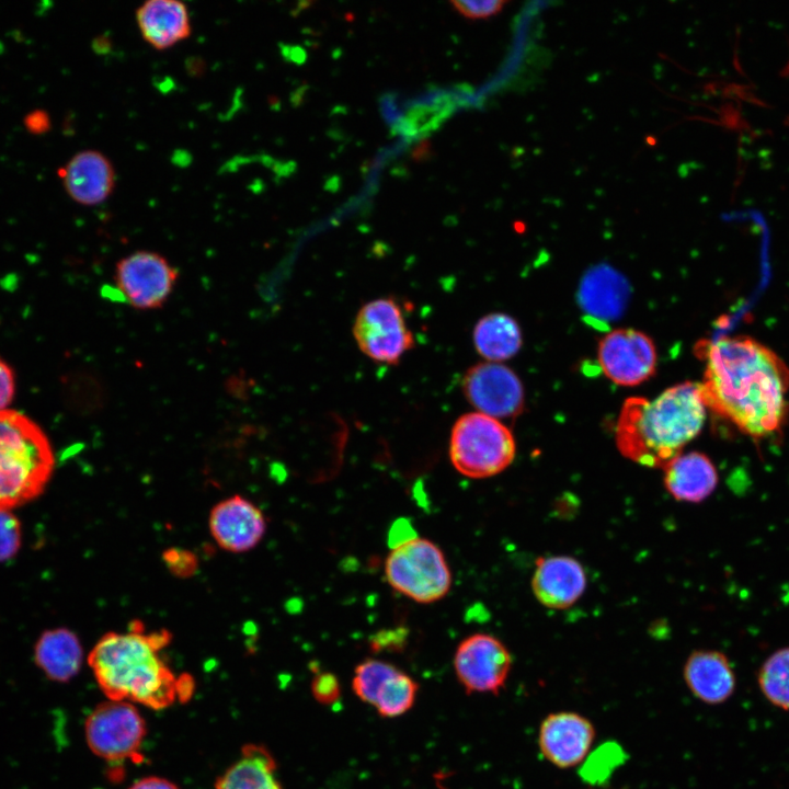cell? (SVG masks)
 I'll return each instance as SVG.
<instances>
[{"instance_id": "603a6c76", "label": "cell", "mask_w": 789, "mask_h": 789, "mask_svg": "<svg viewBox=\"0 0 789 789\" xmlns=\"http://www.w3.org/2000/svg\"><path fill=\"white\" fill-rule=\"evenodd\" d=\"M215 789H283L276 777V762L260 744H247L217 779Z\"/></svg>"}, {"instance_id": "f546056e", "label": "cell", "mask_w": 789, "mask_h": 789, "mask_svg": "<svg viewBox=\"0 0 789 789\" xmlns=\"http://www.w3.org/2000/svg\"><path fill=\"white\" fill-rule=\"evenodd\" d=\"M15 396V374L12 367L0 357V411L9 409Z\"/></svg>"}, {"instance_id": "30bf717a", "label": "cell", "mask_w": 789, "mask_h": 789, "mask_svg": "<svg viewBox=\"0 0 789 789\" xmlns=\"http://www.w3.org/2000/svg\"><path fill=\"white\" fill-rule=\"evenodd\" d=\"M456 677L467 694L498 695L512 668V655L492 634L473 633L465 638L454 655Z\"/></svg>"}, {"instance_id": "2e32d148", "label": "cell", "mask_w": 789, "mask_h": 789, "mask_svg": "<svg viewBox=\"0 0 789 789\" xmlns=\"http://www.w3.org/2000/svg\"><path fill=\"white\" fill-rule=\"evenodd\" d=\"M585 587V571L576 559L568 556L536 559L531 590L541 605L552 609L568 608L579 601Z\"/></svg>"}, {"instance_id": "5b68a950", "label": "cell", "mask_w": 789, "mask_h": 789, "mask_svg": "<svg viewBox=\"0 0 789 789\" xmlns=\"http://www.w3.org/2000/svg\"><path fill=\"white\" fill-rule=\"evenodd\" d=\"M515 453L512 432L498 419L487 414H464L451 428L449 459L453 467L465 477H493L512 464Z\"/></svg>"}, {"instance_id": "d4e9b609", "label": "cell", "mask_w": 789, "mask_h": 789, "mask_svg": "<svg viewBox=\"0 0 789 789\" xmlns=\"http://www.w3.org/2000/svg\"><path fill=\"white\" fill-rule=\"evenodd\" d=\"M757 683L771 705L789 711V647L776 650L763 662Z\"/></svg>"}, {"instance_id": "6da1fadb", "label": "cell", "mask_w": 789, "mask_h": 789, "mask_svg": "<svg viewBox=\"0 0 789 789\" xmlns=\"http://www.w3.org/2000/svg\"><path fill=\"white\" fill-rule=\"evenodd\" d=\"M701 396L707 408L743 434L766 438L779 432L789 411V367L747 335L721 336L705 344Z\"/></svg>"}, {"instance_id": "277c9868", "label": "cell", "mask_w": 789, "mask_h": 789, "mask_svg": "<svg viewBox=\"0 0 789 789\" xmlns=\"http://www.w3.org/2000/svg\"><path fill=\"white\" fill-rule=\"evenodd\" d=\"M54 467V450L43 428L20 411H0V510L36 499Z\"/></svg>"}, {"instance_id": "ac0fdd59", "label": "cell", "mask_w": 789, "mask_h": 789, "mask_svg": "<svg viewBox=\"0 0 789 789\" xmlns=\"http://www.w3.org/2000/svg\"><path fill=\"white\" fill-rule=\"evenodd\" d=\"M683 676L690 693L708 705L727 701L736 686L728 656L717 650L691 652L685 662Z\"/></svg>"}, {"instance_id": "4fadbf2b", "label": "cell", "mask_w": 789, "mask_h": 789, "mask_svg": "<svg viewBox=\"0 0 789 789\" xmlns=\"http://www.w3.org/2000/svg\"><path fill=\"white\" fill-rule=\"evenodd\" d=\"M461 387L466 399L480 413L494 419L515 416L524 408L521 380L512 369L499 363L473 365L466 371Z\"/></svg>"}, {"instance_id": "5bb4252c", "label": "cell", "mask_w": 789, "mask_h": 789, "mask_svg": "<svg viewBox=\"0 0 789 789\" xmlns=\"http://www.w3.org/2000/svg\"><path fill=\"white\" fill-rule=\"evenodd\" d=\"M209 531L224 550L242 553L254 549L263 539L267 523L262 510L247 498L235 494L213 506Z\"/></svg>"}, {"instance_id": "9a60e30c", "label": "cell", "mask_w": 789, "mask_h": 789, "mask_svg": "<svg viewBox=\"0 0 789 789\" xmlns=\"http://www.w3.org/2000/svg\"><path fill=\"white\" fill-rule=\"evenodd\" d=\"M595 736V727L586 717L573 711H559L541 721L538 746L549 763L559 768H571L584 761Z\"/></svg>"}, {"instance_id": "1f68e13d", "label": "cell", "mask_w": 789, "mask_h": 789, "mask_svg": "<svg viewBox=\"0 0 789 789\" xmlns=\"http://www.w3.org/2000/svg\"><path fill=\"white\" fill-rule=\"evenodd\" d=\"M128 789H180L173 781L160 776H147L136 780Z\"/></svg>"}, {"instance_id": "52a82bcc", "label": "cell", "mask_w": 789, "mask_h": 789, "mask_svg": "<svg viewBox=\"0 0 789 789\" xmlns=\"http://www.w3.org/2000/svg\"><path fill=\"white\" fill-rule=\"evenodd\" d=\"M147 725L135 704L107 699L88 716L84 736L90 751L107 762H122L139 753Z\"/></svg>"}, {"instance_id": "ffe728a7", "label": "cell", "mask_w": 789, "mask_h": 789, "mask_svg": "<svg viewBox=\"0 0 789 789\" xmlns=\"http://www.w3.org/2000/svg\"><path fill=\"white\" fill-rule=\"evenodd\" d=\"M136 21L144 39L156 49H167L191 34L186 5L176 0H149L136 11Z\"/></svg>"}, {"instance_id": "4dcf8cb0", "label": "cell", "mask_w": 789, "mask_h": 789, "mask_svg": "<svg viewBox=\"0 0 789 789\" xmlns=\"http://www.w3.org/2000/svg\"><path fill=\"white\" fill-rule=\"evenodd\" d=\"M24 125L32 134H43L50 128L49 115L43 110H35L25 115Z\"/></svg>"}, {"instance_id": "8fae6325", "label": "cell", "mask_w": 789, "mask_h": 789, "mask_svg": "<svg viewBox=\"0 0 789 789\" xmlns=\"http://www.w3.org/2000/svg\"><path fill=\"white\" fill-rule=\"evenodd\" d=\"M352 688L354 694L373 706L379 716L395 718L412 708L419 685L393 664L367 659L355 667Z\"/></svg>"}, {"instance_id": "7c38bea8", "label": "cell", "mask_w": 789, "mask_h": 789, "mask_svg": "<svg viewBox=\"0 0 789 789\" xmlns=\"http://www.w3.org/2000/svg\"><path fill=\"white\" fill-rule=\"evenodd\" d=\"M597 354L604 374L619 386H637L655 373L653 341L633 329H617L606 334Z\"/></svg>"}, {"instance_id": "d6986e66", "label": "cell", "mask_w": 789, "mask_h": 789, "mask_svg": "<svg viewBox=\"0 0 789 789\" xmlns=\"http://www.w3.org/2000/svg\"><path fill=\"white\" fill-rule=\"evenodd\" d=\"M663 471L664 485L677 501L702 502L713 493L719 482L714 464L699 451L678 455Z\"/></svg>"}, {"instance_id": "7a4b0ae2", "label": "cell", "mask_w": 789, "mask_h": 789, "mask_svg": "<svg viewBox=\"0 0 789 789\" xmlns=\"http://www.w3.org/2000/svg\"><path fill=\"white\" fill-rule=\"evenodd\" d=\"M171 640L168 630L146 633L139 621L127 632L103 634L90 651L88 663L106 698L153 710L188 699L193 678L175 675L160 654Z\"/></svg>"}, {"instance_id": "e0dca14e", "label": "cell", "mask_w": 789, "mask_h": 789, "mask_svg": "<svg viewBox=\"0 0 789 789\" xmlns=\"http://www.w3.org/2000/svg\"><path fill=\"white\" fill-rule=\"evenodd\" d=\"M72 201L84 206L103 203L115 186L112 162L102 152L85 149L73 155L58 171Z\"/></svg>"}, {"instance_id": "44dd1931", "label": "cell", "mask_w": 789, "mask_h": 789, "mask_svg": "<svg viewBox=\"0 0 789 789\" xmlns=\"http://www.w3.org/2000/svg\"><path fill=\"white\" fill-rule=\"evenodd\" d=\"M628 287L620 274L607 265L591 270L582 279L579 300L588 318L596 323L617 319L626 306Z\"/></svg>"}, {"instance_id": "484cf974", "label": "cell", "mask_w": 789, "mask_h": 789, "mask_svg": "<svg viewBox=\"0 0 789 789\" xmlns=\"http://www.w3.org/2000/svg\"><path fill=\"white\" fill-rule=\"evenodd\" d=\"M22 528L18 517L9 510H0V562L13 558L20 549Z\"/></svg>"}, {"instance_id": "3957f363", "label": "cell", "mask_w": 789, "mask_h": 789, "mask_svg": "<svg viewBox=\"0 0 789 789\" xmlns=\"http://www.w3.org/2000/svg\"><path fill=\"white\" fill-rule=\"evenodd\" d=\"M706 404L699 384L675 385L653 400L628 398L616 425V445L631 461L663 469L701 431Z\"/></svg>"}, {"instance_id": "7402d4cb", "label": "cell", "mask_w": 789, "mask_h": 789, "mask_svg": "<svg viewBox=\"0 0 789 789\" xmlns=\"http://www.w3.org/2000/svg\"><path fill=\"white\" fill-rule=\"evenodd\" d=\"M36 665L52 681L66 683L80 671L83 649L78 636L67 628L44 631L34 648Z\"/></svg>"}, {"instance_id": "ba28073f", "label": "cell", "mask_w": 789, "mask_h": 789, "mask_svg": "<svg viewBox=\"0 0 789 789\" xmlns=\"http://www.w3.org/2000/svg\"><path fill=\"white\" fill-rule=\"evenodd\" d=\"M353 335L365 355L386 364H397L414 345L401 307L392 298L365 304L355 318Z\"/></svg>"}, {"instance_id": "4316f807", "label": "cell", "mask_w": 789, "mask_h": 789, "mask_svg": "<svg viewBox=\"0 0 789 789\" xmlns=\"http://www.w3.org/2000/svg\"><path fill=\"white\" fill-rule=\"evenodd\" d=\"M162 560L167 570L179 579H188L198 571L197 556L187 549L171 547L163 551Z\"/></svg>"}, {"instance_id": "9c48e42d", "label": "cell", "mask_w": 789, "mask_h": 789, "mask_svg": "<svg viewBox=\"0 0 789 789\" xmlns=\"http://www.w3.org/2000/svg\"><path fill=\"white\" fill-rule=\"evenodd\" d=\"M179 271L161 254L136 251L115 266L114 282L125 301L138 310L161 308L171 296Z\"/></svg>"}, {"instance_id": "8992f818", "label": "cell", "mask_w": 789, "mask_h": 789, "mask_svg": "<svg viewBox=\"0 0 789 789\" xmlns=\"http://www.w3.org/2000/svg\"><path fill=\"white\" fill-rule=\"evenodd\" d=\"M384 571L396 592L420 604L441 601L451 587V572L444 552L422 537L410 536L395 542Z\"/></svg>"}, {"instance_id": "83f0119b", "label": "cell", "mask_w": 789, "mask_h": 789, "mask_svg": "<svg viewBox=\"0 0 789 789\" xmlns=\"http://www.w3.org/2000/svg\"><path fill=\"white\" fill-rule=\"evenodd\" d=\"M311 693L318 702L332 705L341 696L340 683L332 673H316L311 681Z\"/></svg>"}, {"instance_id": "f1b7e54d", "label": "cell", "mask_w": 789, "mask_h": 789, "mask_svg": "<svg viewBox=\"0 0 789 789\" xmlns=\"http://www.w3.org/2000/svg\"><path fill=\"white\" fill-rule=\"evenodd\" d=\"M454 9L468 19H487L498 14L506 1H451Z\"/></svg>"}, {"instance_id": "cb8c5ba5", "label": "cell", "mask_w": 789, "mask_h": 789, "mask_svg": "<svg viewBox=\"0 0 789 789\" xmlns=\"http://www.w3.org/2000/svg\"><path fill=\"white\" fill-rule=\"evenodd\" d=\"M473 343L478 353L492 362L514 356L522 345L517 322L504 313H491L481 318L473 329Z\"/></svg>"}]
</instances>
